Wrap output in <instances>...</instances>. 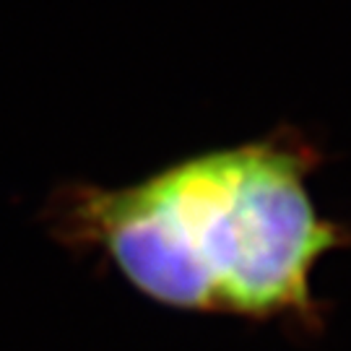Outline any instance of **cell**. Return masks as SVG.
Masks as SVG:
<instances>
[{
	"mask_svg": "<svg viewBox=\"0 0 351 351\" xmlns=\"http://www.w3.org/2000/svg\"><path fill=\"white\" fill-rule=\"evenodd\" d=\"M320 164L313 141L281 125L141 182L60 185L42 219L63 247L99 255L167 310L320 336L328 304L313 274L328 252L351 247V224L323 216L310 193Z\"/></svg>",
	"mask_w": 351,
	"mask_h": 351,
	"instance_id": "6da1fadb",
	"label": "cell"
}]
</instances>
